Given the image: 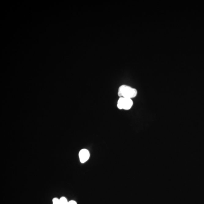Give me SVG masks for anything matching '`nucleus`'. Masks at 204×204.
I'll list each match as a JSON object with an SVG mask.
<instances>
[{"label": "nucleus", "instance_id": "nucleus-1", "mask_svg": "<svg viewBox=\"0 0 204 204\" xmlns=\"http://www.w3.org/2000/svg\"><path fill=\"white\" fill-rule=\"evenodd\" d=\"M137 94L136 89L127 85H122L118 89V95L120 97L132 99L135 97Z\"/></svg>", "mask_w": 204, "mask_h": 204}, {"label": "nucleus", "instance_id": "nucleus-2", "mask_svg": "<svg viewBox=\"0 0 204 204\" xmlns=\"http://www.w3.org/2000/svg\"><path fill=\"white\" fill-rule=\"evenodd\" d=\"M133 104V101L132 99L120 97L117 103V107L120 109L128 110L131 108Z\"/></svg>", "mask_w": 204, "mask_h": 204}, {"label": "nucleus", "instance_id": "nucleus-3", "mask_svg": "<svg viewBox=\"0 0 204 204\" xmlns=\"http://www.w3.org/2000/svg\"><path fill=\"white\" fill-rule=\"evenodd\" d=\"M79 155L80 161L83 163L89 160L90 155L89 152L87 149H83L80 151Z\"/></svg>", "mask_w": 204, "mask_h": 204}, {"label": "nucleus", "instance_id": "nucleus-4", "mask_svg": "<svg viewBox=\"0 0 204 204\" xmlns=\"http://www.w3.org/2000/svg\"><path fill=\"white\" fill-rule=\"evenodd\" d=\"M68 202L67 199L64 197H62L59 199V204H68Z\"/></svg>", "mask_w": 204, "mask_h": 204}, {"label": "nucleus", "instance_id": "nucleus-5", "mask_svg": "<svg viewBox=\"0 0 204 204\" xmlns=\"http://www.w3.org/2000/svg\"><path fill=\"white\" fill-rule=\"evenodd\" d=\"M53 204H59V199L57 198H54L53 199Z\"/></svg>", "mask_w": 204, "mask_h": 204}, {"label": "nucleus", "instance_id": "nucleus-6", "mask_svg": "<svg viewBox=\"0 0 204 204\" xmlns=\"http://www.w3.org/2000/svg\"><path fill=\"white\" fill-rule=\"evenodd\" d=\"M68 204H77V203L75 201L72 200L68 202Z\"/></svg>", "mask_w": 204, "mask_h": 204}]
</instances>
